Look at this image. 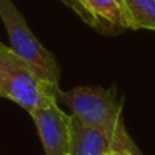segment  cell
Wrapping results in <instances>:
<instances>
[{
  "instance_id": "52a82bcc",
  "label": "cell",
  "mask_w": 155,
  "mask_h": 155,
  "mask_svg": "<svg viewBox=\"0 0 155 155\" xmlns=\"http://www.w3.org/2000/svg\"><path fill=\"white\" fill-rule=\"evenodd\" d=\"M132 30H153L155 31V0H124Z\"/></svg>"
},
{
  "instance_id": "7a4b0ae2",
  "label": "cell",
  "mask_w": 155,
  "mask_h": 155,
  "mask_svg": "<svg viewBox=\"0 0 155 155\" xmlns=\"http://www.w3.org/2000/svg\"><path fill=\"white\" fill-rule=\"evenodd\" d=\"M59 86L42 80L11 48L0 42V97L27 112L57 102Z\"/></svg>"
},
{
  "instance_id": "3957f363",
  "label": "cell",
  "mask_w": 155,
  "mask_h": 155,
  "mask_svg": "<svg viewBox=\"0 0 155 155\" xmlns=\"http://www.w3.org/2000/svg\"><path fill=\"white\" fill-rule=\"evenodd\" d=\"M0 19L11 42V49L42 80L59 86L60 70L54 56L37 40L26 19L10 0H0Z\"/></svg>"
},
{
  "instance_id": "8992f818",
  "label": "cell",
  "mask_w": 155,
  "mask_h": 155,
  "mask_svg": "<svg viewBox=\"0 0 155 155\" xmlns=\"http://www.w3.org/2000/svg\"><path fill=\"white\" fill-rule=\"evenodd\" d=\"M112 151H116V147L106 135L84 125L71 114L68 155H109Z\"/></svg>"
},
{
  "instance_id": "6da1fadb",
  "label": "cell",
  "mask_w": 155,
  "mask_h": 155,
  "mask_svg": "<svg viewBox=\"0 0 155 155\" xmlns=\"http://www.w3.org/2000/svg\"><path fill=\"white\" fill-rule=\"evenodd\" d=\"M57 101L64 102L80 123L106 135L116 151L135 147L124 125L123 105L116 98L114 88L79 86L70 91L59 90Z\"/></svg>"
},
{
  "instance_id": "9c48e42d",
  "label": "cell",
  "mask_w": 155,
  "mask_h": 155,
  "mask_svg": "<svg viewBox=\"0 0 155 155\" xmlns=\"http://www.w3.org/2000/svg\"><path fill=\"white\" fill-rule=\"evenodd\" d=\"M109 155H118V154H117V151H112Z\"/></svg>"
},
{
  "instance_id": "277c9868",
  "label": "cell",
  "mask_w": 155,
  "mask_h": 155,
  "mask_svg": "<svg viewBox=\"0 0 155 155\" xmlns=\"http://www.w3.org/2000/svg\"><path fill=\"white\" fill-rule=\"evenodd\" d=\"M30 116L37 127L45 155H68L71 114L63 112L57 102H52L34 109Z\"/></svg>"
},
{
  "instance_id": "ba28073f",
  "label": "cell",
  "mask_w": 155,
  "mask_h": 155,
  "mask_svg": "<svg viewBox=\"0 0 155 155\" xmlns=\"http://www.w3.org/2000/svg\"><path fill=\"white\" fill-rule=\"evenodd\" d=\"M117 154L118 155H139L137 150L135 147L132 148H123V150H117Z\"/></svg>"
},
{
  "instance_id": "5b68a950",
  "label": "cell",
  "mask_w": 155,
  "mask_h": 155,
  "mask_svg": "<svg viewBox=\"0 0 155 155\" xmlns=\"http://www.w3.org/2000/svg\"><path fill=\"white\" fill-rule=\"evenodd\" d=\"M84 22L95 27L104 25L132 29L124 0H64Z\"/></svg>"
}]
</instances>
